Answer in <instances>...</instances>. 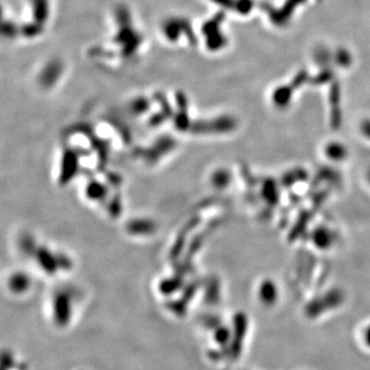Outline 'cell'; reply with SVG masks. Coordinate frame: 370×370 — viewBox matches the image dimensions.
I'll return each instance as SVG.
<instances>
[]
</instances>
